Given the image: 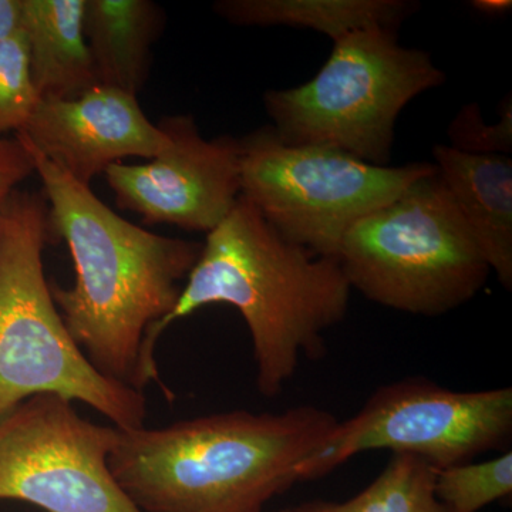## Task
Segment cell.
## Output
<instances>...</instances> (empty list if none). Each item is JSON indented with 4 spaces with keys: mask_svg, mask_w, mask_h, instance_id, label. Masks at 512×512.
I'll return each instance as SVG.
<instances>
[{
    "mask_svg": "<svg viewBox=\"0 0 512 512\" xmlns=\"http://www.w3.org/2000/svg\"><path fill=\"white\" fill-rule=\"evenodd\" d=\"M350 288L335 256L292 244L239 195L237 204L207 234L177 305L148 330L141 370L144 387L161 383L156 345L168 326L204 306H234L251 335L256 387L274 399L295 376L302 356L325 350V333L348 313Z\"/></svg>",
    "mask_w": 512,
    "mask_h": 512,
    "instance_id": "1",
    "label": "cell"
},
{
    "mask_svg": "<svg viewBox=\"0 0 512 512\" xmlns=\"http://www.w3.org/2000/svg\"><path fill=\"white\" fill-rule=\"evenodd\" d=\"M23 147L45 187L49 222L74 262L72 288L50 286L64 325L97 372L143 392L144 339L173 312L202 245L131 224L89 185Z\"/></svg>",
    "mask_w": 512,
    "mask_h": 512,
    "instance_id": "2",
    "label": "cell"
},
{
    "mask_svg": "<svg viewBox=\"0 0 512 512\" xmlns=\"http://www.w3.org/2000/svg\"><path fill=\"white\" fill-rule=\"evenodd\" d=\"M338 417L301 404L282 413L247 410L120 430L109 467L140 512H265L296 481Z\"/></svg>",
    "mask_w": 512,
    "mask_h": 512,
    "instance_id": "3",
    "label": "cell"
},
{
    "mask_svg": "<svg viewBox=\"0 0 512 512\" xmlns=\"http://www.w3.org/2000/svg\"><path fill=\"white\" fill-rule=\"evenodd\" d=\"M47 232L46 202L13 191L0 207V419L30 397L57 394L117 429H140L143 392L97 372L64 325L43 268Z\"/></svg>",
    "mask_w": 512,
    "mask_h": 512,
    "instance_id": "4",
    "label": "cell"
},
{
    "mask_svg": "<svg viewBox=\"0 0 512 512\" xmlns=\"http://www.w3.org/2000/svg\"><path fill=\"white\" fill-rule=\"evenodd\" d=\"M336 259L352 291L419 316L460 308L491 272L437 168L357 221Z\"/></svg>",
    "mask_w": 512,
    "mask_h": 512,
    "instance_id": "5",
    "label": "cell"
},
{
    "mask_svg": "<svg viewBox=\"0 0 512 512\" xmlns=\"http://www.w3.org/2000/svg\"><path fill=\"white\" fill-rule=\"evenodd\" d=\"M446 73L430 53L399 45L397 30L366 29L333 42L308 83L264 96L272 130L289 146L333 148L387 167L399 114Z\"/></svg>",
    "mask_w": 512,
    "mask_h": 512,
    "instance_id": "6",
    "label": "cell"
},
{
    "mask_svg": "<svg viewBox=\"0 0 512 512\" xmlns=\"http://www.w3.org/2000/svg\"><path fill=\"white\" fill-rule=\"evenodd\" d=\"M241 197L285 239L338 254L357 221L433 174V163L373 165L333 148L289 146L271 126L241 138Z\"/></svg>",
    "mask_w": 512,
    "mask_h": 512,
    "instance_id": "7",
    "label": "cell"
},
{
    "mask_svg": "<svg viewBox=\"0 0 512 512\" xmlns=\"http://www.w3.org/2000/svg\"><path fill=\"white\" fill-rule=\"evenodd\" d=\"M512 436V389L456 392L427 379L384 384L296 467V481L329 476L366 451L389 450L434 470L504 450Z\"/></svg>",
    "mask_w": 512,
    "mask_h": 512,
    "instance_id": "8",
    "label": "cell"
},
{
    "mask_svg": "<svg viewBox=\"0 0 512 512\" xmlns=\"http://www.w3.org/2000/svg\"><path fill=\"white\" fill-rule=\"evenodd\" d=\"M117 439V427L83 419L66 397H30L0 419V500L46 512H140L110 471Z\"/></svg>",
    "mask_w": 512,
    "mask_h": 512,
    "instance_id": "9",
    "label": "cell"
},
{
    "mask_svg": "<svg viewBox=\"0 0 512 512\" xmlns=\"http://www.w3.org/2000/svg\"><path fill=\"white\" fill-rule=\"evenodd\" d=\"M164 151L150 163L113 164L106 180L117 204L148 224L210 232L227 218L241 195V141L207 140L190 116L161 119Z\"/></svg>",
    "mask_w": 512,
    "mask_h": 512,
    "instance_id": "10",
    "label": "cell"
},
{
    "mask_svg": "<svg viewBox=\"0 0 512 512\" xmlns=\"http://www.w3.org/2000/svg\"><path fill=\"white\" fill-rule=\"evenodd\" d=\"M16 137L89 187L110 165L127 157L153 160L168 144L136 96L101 84L74 99L40 101Z\"/></svg>",
    "mask_w": 512,
    "mask_h": 512,
    "instance_id": "11",
    "label": "cell"
},
{
    "mask_svg": "<svg viewBox=\"0 0 512 512\" xmlns=\"http://www.w3.org/2000/svg\"><path fill=\"white\" fill-rule=\"evenodd\" d=\"M441 183L481 254L507 291L512 288V160L470 154L447 144L433 148Z\"/></svg>",
    "mask_w": 512,
    "mask_h": 512,
    "instance_id": "12",
    "label": "cell"
},
{
    "mask_svg": "<svg viewBox=\"0 0 512 512\" xmlns=\"http://www.w3.org/2000/svg\"><path fill=\"white\" fill-rule=\"evenodd\" d=\"M86 0H22V33L40 101L79 97L99 86L84 35Z\"/></svg>",
    "mask_w": 512,
    "mask_h": 512,
    "instance_id": "13",
    "label": "cell"
},
{
    "mask_svg": "<svg viewBox=\"0 0 512 512\" xmlns=\"http://www.w3.org/2000/svg\"><path fill=\"white\" fill-rule=\"evenodd\" d=\"M161 22L160 8L150 0L84 2V35L101 86L137 97Z\"/></svg>",
    "mask_w": 512,
    "mask_h": 512,
    "instance_id": "14",
    "label": "cell"
},
{
    "mask_svg": "<svg viewBox=\"0 0 512 512\" xmlns=\"http://www.w3.org/2000/svg\"><path fill=\"white\" fill-rule=\"evenodd\" d=\"M419 8L413 0H220L214 5L232 25L311 29L333 42L359 30H397Z\"/></svg>",
    "mask_w": 512,
    "mask_h": 512,
    "instance_id": "15",
    "label": "cell"
},
{
    "mask_svg": "<svg viewBox=\"0 0 512 512\" xmlns=\"http://www.w3.org/2000/svg\"><path fill=\"white\" fill-rule=\"evenodd\" d=\"M436 470L420 458L393 454L365 490L343 503L311 501L291 512H447L434 493Z\"/></svg>",
    "mask_w": 512,
    "mask_h": 512,
    "instance_id": "16",
    "label": "cell"
},
{
    "mask_svg": "<svg viewBox=\"0 0 512 512\" xmlns=\"http://www.w3.org/2000/svg\"><path fill=\"white\" fill-rule=\"evenodd\" d=\"M434 493L447 512H478L512 493V453L436 470Z\"/></svg>",
    "mask_w": 512,
    "mask_h": 512,
    "instance_id": "17",
    "label": "cell"
},
{
    "mask_svg": "<svg viewBox=\"0 0 512 512\" xmlns=\"http://www.w3.org/2000/svg\"><path fill=\"white\" fill-rule=\"evenodd\" d=\"M39 103L30 72L28 43L20 30L0 43V138L10 131L19 133Z\"/></svg>",
    "mask_w": 512,
    "mask_h": 512,
    "instance_id": "18",
    "label": "cell"
},
{
    "mask_svg": "<svg viewBox=\"0 0 512 512\" xmlns=\"http://www.w3.org/2000/svg\"><path fill=\"white\" fill-rule=\"evenodd\" d=\"M450 144L447 146L470 154L512 153V100L503 101L501 119L498 124H487L476 103L467 104L458 111L447 130Z\"/></svg>",
    "mask_w": 512,
    "mask_h": 512,
    "instance_id": "19",
    "label": "cell"
},
{
    "mask_svg": "<svg viewBox=\"0 0 512 512\" xmlns=\"http://www.w3.org/2000/svg\"><path fill=\"white\" fill-rule=\"evenodd\" d=\"M35 171L32 157L18 138H0V207L23 180Z\"/></svg>",
    "mask_w": 512,
    "mask_h": 512,
    "instance_id": "20",
    "label": "cell"
},
{
    "mask_svg": "<svg viewBox=\"0 0 512 512\" xmlns=\"http://www.w3.org/2000/svg\"><path fill=\"white\" fill-rule=\"evenodd\" d=\"M22 30V0H0V43Z\"/></svg>",
    "mask_w": 512,
    "mask_h": 512,
    "instance_id": "21",
    "label": "cell"
},
{
    "mask_svg": "<svg viewBox=\"0 0 512 512\" xmlns=\"http://www.w3.org/2000/svg\"><path fill=\"white\" fill-rule=\"evenodd\" d=\"M473 9L485 15H504L512 8L511 0H474L471 2Z\"/></svg>",
    "mask_w": 512,
    "mask_h": 512,
    "instance_id": "22",
    "label": "cell"
},
{
    "mask_svg": "<svg viewBox=\"0 0 512 512\" xmlns=\"http://www.w3.org/2000/svg\"><path fill=\"white\" fill-rule=\"evenodd\" d=\"M279 512H291L288 510V508H286V510H282V511H279Z\"/></svg>",
    "mask_w": 512,
    "mask_h": 512,
    "instance_id": "23",
    "label": "cell"
}]
</instances>
